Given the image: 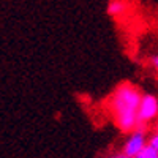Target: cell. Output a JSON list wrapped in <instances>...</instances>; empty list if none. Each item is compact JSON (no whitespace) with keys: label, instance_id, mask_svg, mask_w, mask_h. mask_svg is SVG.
<instances>
[{"label":"cell","instance_id":"6da1fadb","mask_svg":"<svg viewBox=\"0 0 158 158\" xmlns=\"http://www.w3.org/2000/svg\"><path fill=\"white\" fill-rule=\"evenodd\" d=\"M142 94L138 87L130 82L118 85L109 97V111L117 128L122 133H133L139 125V104Z\"/></svg>","mask_w":158,"mask_h":158},{"label":"cell","instance_id":"7a4b0ae2","mask_svg":"<svg viewBox=\"0 0 158 158\" xmlns=\"http://www.w3.org/2000/svg\"><path fill=\"white\" fill-rule=\"evenodd\" d=\"M147 146H149V141H147L146 131H144L142 128H138V130L133 131V133H130V136L123 142L122 152L128 158H136V156H139L144 150H146Z\"/></svg>","mask_w":158,"mask_h":158},{"label":"cell","instance_id":"3957f363","mask_svg":"<svg viewBox=\"0 0 158 158\" xmlns=\"http://www.w3.org/2000/svg\"><path fill=\"white\" fill-rule=\"evenodd\" d=\"M139 123H149L158 117V98L152 94H144L139 104Z\"/></svg>","mask_w":158,"mask_h":158},{"label":"cell","instance_id":"277c9868","mask_svg":"<svg viewBox=\"0 0 158 158\" xmlns=\"http://www.w3.org/2000/svg\"><path fill=\"white\" fill-rule=\"evenodd\" d=\"M127 11V3L120 2V0H112L108 3V13L111 16H122Z\"/></svg>","mask_w":158,"mask_h":158},{"label":"cell","instance_id":"5b68a950","mask_svg":"<svg viewBox=\"0 0 158 158\" xmlns=\"http://www.w3.org/2000/svg\"><path fill=\"white\" fill-rule=\"evenodd\" d=\"M136 158H158V152H156V150H153L150 146H147V147H146V150H144L139 156H136Z\"/></svg>","mask_w":158,"mask_h":158},{"label":"cell","instance_id":"8992f818","mask_svg":"<svg viewBox=\"0 0 158 158\" xmlns=\"http://www.w3.org/2000/svg\"><path fill=\"white\" fill-rule=\"evenodd\" d=\"M149 146H150L153 150H156V152H158V130H156L155 133L150 136V139H149Z\"/></svg>","mask_w":158,"mask_h":158},{"label":"cell","instance_id":"52a82bcc","mask_svg":"<svg viewBox=\"0 0 158 158\" xmlns=\"http://www.w3.org/2000/svg\"><path fill=\"white\" fill-rule=\"evenodd\" d=\"M104 158H128L123 152H112V153H109V155H106Z\"/></svg>","mask_w":158,"mask_h":158},{"label":"cell","instance_id":"ba28073f","mask_svg":"<svg viewBox=\"0 0 158 158\" xmlns=\"http://www.w3.org/2000/svg\"><path fill=\"white\" fill-rule=\"evenodd\" d=\"M150 63H152V67L155 68V71L158 73V56H153V57H150Z\"/></svg>","mask_w":158,"mask_h":158}]
</instances>
